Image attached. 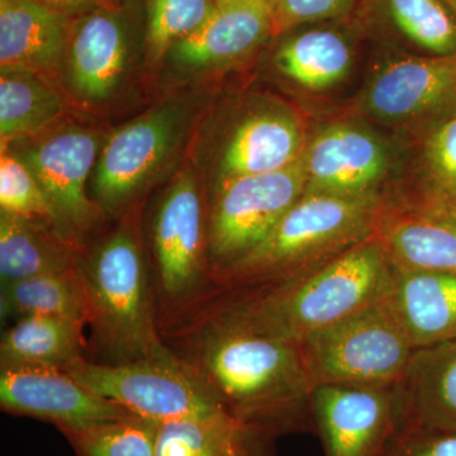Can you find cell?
Segmentation results:
<instances>
[{"label": "cell", "mask_w": 456, "mask_h": 456, "mask_svg": "<svg viewBox=\"0 0 456 456\" xmlns=\"http://www.w3.org/2000/svg\"><path fill=\"white\" fill-rule=\"evenodd\" d=\"M182 356L240 424L274 440L314 430L312 388L298 345L222 312L204 318Z\"/></svg>", "instance_id": "cell-1"}, {"label": "cell", "mask_w": 456, "mask_h": 456, "mask_svg": "<svg viewBox=\"0 0 456 456\" xmlns=\"http://www.w3.org/2000/svg\"><path fill=\"white\" fill-rule=\"evenodd\" d=\"M393 275L395 264L374 235L312 272L242 292L241 298L215 311L257 331L299 344L318 330L386 299Z\"/></svg>", "instance_id": "cell-2"}, {"label": "cell", "mask_w": 456, "mask_h": 456, "mask_svg": "<svg viewBox=\"0 0 456 456\" xmlns=\"http://www.w3.org/2000/svg\"><path fill=\"white\" fill-rule=\"evenodd\" d=\"M380 208L377 196L305 191L259 245L212 275V284L250 292L312 272L373 237Z\"/></svg>", "instance_id": "cell-3"}, {"label": "cell", "mask_w": 456, "mask_h": 456, "mask_svg": "<svg viewBox=\"0 0 456 456\" xmlns=\"http://www.w3.org/2000/svg\"><path fill=\"white\" fill-rule=\"evenodd\" d=\"M77 268L88 301V326L108 364L169 350L159 336L149 269L134 224L125 222L89 255H80Z\"/></svg>", "instance_id": "cell-4"}, {"label": "cell", "mask_w": 456, "mask_h": 456, "mask_svg": "<svg viewBox=\"0 0 456 456\" xmlns=\"http://www.w3.org/2000/svg\"><path fill=\"white\" fill-rule=\"evenodd\" d=\"M312 388L332 384H398L415 347L389 296L299 342Z\"/></svg>", "instance_id": "cell-5"}, {"label": "cell", "mask_w": 456, "mask_h": 456, "mask_svg": "<svg viewBox=\"0 0 456 456\" xmlns=\"http://www.w3.org/2000/svg\"><path fill=\"white\" fill-rule=\"evenodd\" d=\"M65 370L99 397L156 424L232 417L197 369L170 349L122 364L80 358Z\"/></svg>", "instance_id": "cell-6"}, {"label": "cell", "mask_w": 456, "mask_h": 456, "mask_svg": "<svg viewBox=\"0 0 456 456\" xmlns=\"http://www.w3.org/2000/svg\"><path fill=\"white\" fill-rule=\"evenodd\" d=\"M305 156L285 169L222 180L208 222L211 278L260 244L307 189Z\"/></svg>", "instance_id": "cell-7"}, {"label": "cell", "mask_w": 456, "mask_h": 456, "mask_svg": "<svg viewBox=\"0 0 456 456\" xmlns=\"http://www.w3.org/2000/svg\"><path fill=\"white\" fill-rule=\"evenodd\" d=\"M326 456H393L408 424L398 384H332L311 395Z\"/></svg>", "instance_id": "cell-8"}, {"label": "cell", "mask_w": 456, "mask_h": 456, "mask_svg": "<svg viewBox=\"0 0 456 456\" xmlns=\"http://www.w3.org/2000/svg\"><path fill=\"white\" fill-rule=\"evenodd\" d=\"M102 146L97 132L74 125L36 134L35 141L11 152L37 180L60 232L79 246L102 213L86 196V180L97 165Z\"/></svg>", "instance_id": "cell-9"}, {"label": "cell", "mask_w": 456, "mask_h": 456, "mask_svg": "<svg viewBox=\"0 0 456 456\" xmlns=\"http://www.w3.org/2000/svg\"><path fill=\"white\" fill-rule=\"evenodd\" d=\"M152 254L159 289L167 303L196 298L211 279L208 227L193 174H179L165 191L152 221Z\"/></svg>", "instance_id": "cell-10"}, {"label": "cell", "mask_w": 456, "mask_h": 456, "mask_svg": "<svg viewBox=\"0 0 456 456\" xmlns=\"http://www.w3.org/2000/svg\"><path fill=\"white\" fill-rule=\"evenodd\" d=\"M184 126V108L165 104L110 134L93 176L94 202L102 212L122 208L146 187L178 146Z\"/></svg>", "instance_id": "cell-11"}, {"label": "cell", "mask_w": 456, "mask_h": 456, "mask_svg": "<svg viewBox=\"0 0 456 456\" xmlns=\"http://www.w3.org/2000/svg\"><path fill=\"white\" fill-rule=\"evenodd\" d=\"M0 407L57 428L134 416L89 391L65 369L50 367L0 368Z\"/></svg>", "instance_id": "cell-12"}, {"label": "cell", "mask_w": 456, "mask_h": 456, "mask_svg": "<svg viewBox=\"0 0 456 456\" xmlns=\"http://www.w3.org/2000/svg\"><path fill=\"white\" fill-rule=\"evenodd\" d=\"M311 193L375 196L388 169V154L377 137L354 126L326 128L303 152Z\"/></svg>", "instance_id": "cell-13"}, {"label": "cell", "mask_w": 456, "mask_h": 456, "mask_svg": "<svg viewBox=\"0 0 456 456\" xmlns=\"http://www.w3.org/2000/svg\"><path fill=\"white\" fill-rule=\"evenodd\" d=\"M69 79L74 92L90 103L112 97L121 86L128 57L130 38L122 14L107 5L77 17L69 28Z\"/></svg>", "instance_id": "cell-14"}, {"label": "cell", "mask_w": 456, "mask_h": 456, "mask_svg": "<svg viewBox=\"0 0 456 456\" xmlns=\"http://www.w3.org/2000/svg\"><path fill=\"white\" fill-rule=\"evenodd\" d=\"M455 98L456 53L389 62L375 75L365 104L374 116L398 121L434 112Z\"/></svg>", "instance_id": "cell-15"}, {"label": "cell", "mask_w": 456, "mask_h": 456, "mask_svg": "<svg viewBox=\"0 0 456 456\" xmlns=\"http://www.w3.org/2000/svg\"><path fill=\"white\" fill-rule=\"evenodd\" d=\"M393 263L456 273V204L437 202L379 213L377 233Z\"/></svg>", "instance_id": "cell-16"}, {"label": "cell", "mask_w": 456, "mask_h": 456, "mask_svg": "<svg viewBox=\"0 0 456 456\" xmlns=\"http://www.w3.org/2000/svg\"><path fill=\"white\" fill-rule=\"evenodd\" d=\"M389 301L415 350L456 338V273L395 264Z\"/></svg>", "instance_id": "cell-17"}, {"label": "cell", "mask_w": 456, "mask_h": 456, "mask_svg": "<svg viewBox=\"0 0 456 456\" xmlns=\"http://www.w3.org/2000/svg\"><path fill=\"white\" fill-rule=\"evenodd\" d=\"M273 32L269 9L261 0L217 7L193 35L171 47V60L188 69L212 68L248 55Z\"/></svg>", "instance_id": "cell-18"}, {"label": "cell", "mask_w": 456, "mask_h": 456, "mask_svg": "<svg viewBox=\"0 0 456 456\" xmlns=\"http://www.w3.org/2000/svg\"><path fill=\"white\" fill-rule=\"evenodd\" d=\"M68 18L38 0H0V64L38 73L66 55Z\"/></svg>", "instance_id": "cell-19"}, {"label": "cell", "mask_w": 456, "mask_h": 456, "mask_svg": "<svg viewBox=\"0 0 456 456\" xmlns=\"http://www.w3.org/2000/svg\"><path fill=\"white\" fill-rule=\"evenodd\" d=\"M80 246L50 222L0 213L2 285L37 275L71 272L79 265Z\"/></svg>", "instance_id": "cell-20"}, {"label": "cell", "mask_w": 456, "mask_h": 456, "mask_svg": "<svg viewBox=\"0 0 456 456\" xmlns=\"http://www.w3.org/2000/svg\"><path fill=\"white\" fill-rule=\"evenodd\" d=\"M398 387L408 422L456 430V338L413 351Z\"/></svg>", "instance_id": "cell-21"}, {"label": "cell", "mask_w": 456, "mask_h": 456, "mask_svg": "<svg viewBox=\"0 0 456 456\" xmlns=\"http://www.w3.org/2000/svg\"><path fill=\"white\" fill-rule=\"evenodd\" d=\"M303 152L302 131L293 118L281 113L255 114L236 128L224 146L222 180L285 169Z\"/></svg>", "instance_id": "cell-22"}, {"label": "cell", "mask_w": 456, "mask_h": 456, "mask_svg": "<svg viewBox=\"0 0 456 456\" xmlns=\"http://www.w3.org/2000/svg\"><path fill=\"white\" fill-rule=\"evenodd\" d=\"M86 326L70 318L45 314L20 318L2 336L0 368L65 369L83 358Z\"/></svg>", "instance_id": "cell-23"}, {"label": "cell", "mask_w": 456, "mask_h": 456, "mask_svg": "<svg viewBox=\"0 0 456 456\" xmlns=\"http://www.w3.org/2000/svg\"><path fill=\"white\" fill-rule=\"evenodd\" d=\"M272 443L233 417L156 424L158 456H272Z\"/></svg>", "instance_id": "cell-24"}, {"label": "cell", "mask_w": 456, "mask_h": 456, "mask_svg": "<svg viewBox=\"0 0 456 456\" xmlns=\"http://www.w3.org/2000/svg\"><path fill=\"white\" fill-rule=\"evenodd\" d=\"M64 102L41 73L26 68H2L0 134L3 145L29 139L53 126Z\"/></svg>", "instance_id": "cell-25"}, {"label": "cell", "mask_w": 456, "mask_h": 456, "mask_svg": "<svg viewBox=\"0 0 456 456\" xmlns=\"http://www.w3.org/2000/svg\"><path fill=\"white\" fill-rule=\"evenodd\" d=\"M353 51L340 35L330 29L299 33L284 42L275 55L279 70L310 90L332 88L349 74Z\"/></svg>", "instance_id": "cell-26"}, {"label": "cell", "mask_w": 456, "mask_h": 456, "mask_svg": "<svg viewBox=\"0 0 456 456\" xmlns=\"http://www.w3.org/2000/svg\"><path fill=\"white\" fill-rule=\"evenodd\" d=\"M2 316L20 320L45 314L88 325L89 311L79 268L2 285Z\"/></svg>", "instance_id": "cell-27"}, {"label": "cell", "mask_w": 456, "mask_h": 456, "mask_svg": "<svg viewBox=\"0 0 456 456\" xmlns=\"http://www.w3.org/2000/svg\"><path fill=\"white\" fill-rule=\"evenodd\" d=\"M77 456H158L156 422L137 416L59 428Z\"/></svg>", "instance_id": "cell-28"}, {"label": "cell", "mask_w": 456, "mask_h": 456, "mask_svg": "<svg viewBox=\"0 0 456 456\" xmlns=\"http://www.w3.org/2000/svg\"><path fill=\"white\" fill-rule=\"evenodd\" d=\"M393 22L435 56L456 53V16L444 0H386Z\"/></svg>", "instance_id": "cell-29"}, {"label": "cell", "mask_w": 456, "mask_h": 456, "mask_svg": "<svg viewBox=\"0 0 456 456\" xmlns=\"http://www.w3.org/2000/svg\"><path fill=\"white\" fill-rule=\"evenodd\" d=\"M216 9L215 0H149L146 45L151 61L198 31Z\"/></svg>", "instance_id": "cell-30"}, {"label": "cell", "mask_w": 456, "mask_h": 456, "mask_svg": "<svg viewBox=\"0 0 456 456\" xmlns=\"http://www.w3.org/2000/svg\"><path fill=\"white\" fill-rule=\"evenodd\" d=\"M0 207L2 212L38 218L50 222L57 228L49 200L31 170L20 159L4 150L0 159Z\"/></svg>", "instance_id": "cell-31"}, {"label": "cell", "mask_w": 456, "mask_h": 456, "mask_svg": "<svg viewBox=\"0 0 456 456\" xmlns=\"http://www.w3.org/2000/svg\"><path fill=\"white\" fill-rule=\"evenodd\" d=\"M428 160L439 185V197L435 200L456 204V114L431 134Z\"/></svg>", "instance_id": "cell-32"}, {"label": "cell", "mask_w": 456, "mask_h": 456, "mask_svg": "<svg viewBox=\"0 0 456 456\" xmlns=\"http://www.w3.org/2000/svg\"><path fill=\"white\" fill-rule=\"evenodd\" d=\"M353 0H277L272 12L273 33L287 31L303 23L340 17Z\"/></svg>", "instance_id": "cell-33"}, {"label": "cell", "mask_w": 456, "mask_h": 456, "mask_svg": "<svg viewBox=\"0 0 456 456\" xmlns=\"http://www.w3.org/2000/svg\"><path fill=\"white\" fill-rule=\"evenodd\" d=\"M393 456H456V430L408 422Z\"/></svg>", "instance_id": "cell-34"}, {"label": "cell", "mask_w": 456, "mask_h": 456, "mask_svg": "<svg viewBox=\"0 0 456 456\" xmlns=\"http://www.w3.org/2000/svg\"><path fill=\"white\" fill-rule=\"evenodd\" d=\"M66 18L79 17L102 5V0H38Z\"/></svg>", "instance_id": "cell-35"}, {"label": "cell", "mask_w": 456, "mask_h": 456, "mask_svg": "<svg viewBox=\"0 0 456 456\" xmlns=\"http://www.w3.org/2000/svg\"><path fill=\"white\" fill-rule=\"evenodd\" d=\"M240 2H246V0H215L217 7H226V5L236 4Z\"/></svg>", "instance_id": "cell-36"}, {"label": "cell", "mask_w": 456, "mask_h": 456, "mask_svg": "<svg viewBox=\"0 0 456 456\" xmlns=\"http://www.w3.org/2000/svg\"><path fill=\"white\" fill-rule=\"evenodd\" d=\"M261 2H263L264 4L266 5V8L269 9L270 17H272V12H273V9H274V7H275V3H277V0H261Z\"/></svg>", "instance_id": "cell-37"}, {"label": "cell", "mask_w": 456, "mask_h": 456, "mask_svg": "<svg viewBox=\"0 0 456 456\" xmlns=\"http://www.w3.org/2000/svg\"><path fill=\"white\" fill-rule=\"evenodd\" d=\"M444 2H445L446 4L449 5V8L452 9V12H454L456 16V0H444Z\"/></svg>", "instance_id": "cell-38"}]
</instances>
